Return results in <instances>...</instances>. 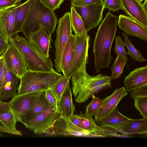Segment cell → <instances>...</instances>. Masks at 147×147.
Masks as SVG:
<instances>
[{
	"mask_svg": "<svg viewBox=\"0 0 147 147\" xmlns=\"http://www.w3.org/2000/svg\"><path fill=\"white\" fill-rule=\"evenodd\" d=\"M5 80L3 85L0 90V99L5 100L13 97L17 94L20 78L8 68L5 62Z\"/></svg>",
	"mask_w": 147,
	"mask_h": 147,
	"instance_id": "18",
	"label": "cell"
},
{
	"mask_svg": "<svg viewBox=\"0 0 147 147\" xmlns=\"http://www.w3.org/2000/svg\"><path fill=\"white\" fill-rule=\"evenodd\" d=\"M28 40L42 55L46 58H49L52 40L44 26H40L37 31L31 34Z\"/></svg>",
	"mask_w": 147,
	"mask_h": 147,
	"instance_id": "14",
	"label": "cell"
},
{
	"mask_svg": "<svg viewBox=\"0 0 147 147\" xmlns=\"http://www.w3.org/2000/svg\"><path fill=\"white\" fill-rule=\"evenodd\" d=\"M143 0H138V1L141 2H142Z\"/></svg>",
	"mask_w": 147,
	"mask_h": 147,
	"instance_id": "46",
	"label": "cell"
},
{
	"mask_svg": "<svg viewBox=\"0 0 147 147\" xmlns=\"http://www.w3.org/2000/svg\"><path fill=\"white\" fill-rule=\"evenodd\" d=\"M9 44L0 33V56L5 52Z\"/></svg>",
	"mask_w": 147,
	"mask_h": 147,
	"instance_id": "42",
	"label": "cell"
},
{
	"mask_svg": "<svg viewBox=\"0 0 147 147\" xmlns=\"http://www.w3.org/2000/svg\"><path fill=\"white\" fill-rule=\"evenodd\" d=\"M124 83L129 92L147 84V65L137 67L131 71L125 79Z\"/></svg>",
	"mask_w": 147,
	"mask_h": 147,
	"instance_id": "17",
	"label": "cell"
},
{
	"mask_svg": "<svg viewBox=\"0 0 147 147\" xmlns=\"http://www.w3.org/2000/svg\"><path fill=\"white\" fill-rule=\"evenodd\" d=\"M114 38L115 43L114 49L115 53L123 58L127 62L128 61L127 57V53L125 50L124 42L119 36H115Z\"/></svg>",
	"mask_w": 147,
	"mask_h": 147,
	"instance_id": "33",
	"label": "cell"
},
{
	"mask_svg": "<svg viewBox=\"0 0 147 147\" xmlns=\"http://www.w3.org/2000/svg\"><path fill=\"white\" fill-rule=\"evenodd\" d=\"M137 0L138 1V0Z\"/></svg>",
	"mask_w": 147,
	"mask_h": 147,
	"instance_id": "48",
	"label": "cell"
},
{
	"mask_svg": "<svg viewBox=\"0 0 147 147\" xmlns=\"http://www.w3.org/2000/svg\"><path fill=\"white\" fill-rule=\"evenodd\" d=\"M10 110L9 102H3L0 99V113Z\"/></svg>",
	"mask_w": 147,
	"mask_h": 147,
	"instance_id": "44",
	"label": "cell"
},
{
	"mask_svg": "<svg viewBox=\"0 0 147 147\" xmlns=\"http://www.w3.org/2000/svg\"><path fill=\"white\" fill-rule=\"evenodd\" d=\"M134 99L135 108L143 117L147 118V96Z\"/></svg>",
	"mask_w": 147,
	"mask_h": 147,
	"instance_id": "34",
	"label": "cell"
},
{
	"mask_svg": "<svg viewBox=\"0 0 147 147\" xmlns=\"http://www.w3.org/2000/svg\"><path fill=\"white\" fill-rule=\"evenodd\" d=\"M129 119L119 112L117 106L108 115L99 119L97 122L101 125L110 127L118 130Z\"/></svg>",
	"mask_w": 147,
	"mask_h": 147,
	"instance_id": "22",
	"label": "cell"
},
{
	"mask_svg": "<svg viewBox=\"0 0 147 147\" xmlns=\"http://www.w3.org/2000/svg\"><path fill=\"white\" fill-rule=\"evenodd\" d=\"M120 29L125 33L147 41V28L131 17L120 14L117 24Z\"/></svg>",
	"mask_w": 147,
	"mask_h": 147,
	"instance_id": "12",
	"label": "cell"
},
{
	"mask_svg": "<svg viewBox=\"0 0 147 147\" xmlns=\"http://www.w3.org/2000/svg\"><path fill=\"white\" fill-rule=\"evenodd\" d=\"M16 10V7L0 12V33L8 42L12 36Z\"/></svg>",
	"mask_w": 147,
	"mask_h": 147,
	"instance_id": "19",
	"label": "cell"
},
{
	"mask_svg": "<svg viewBox=\"0 0 147 147\" xmlns=\"http://www.w3.org/2000/svg\"><path fill=\"white\" fill-rule=\"evenodd\" d=\"M117 22V17L109 11L100 25L93 43L96 73H99L102 68H108L113 59L111 49Z\"/></svg>",
	"mask_w": 147,
	"mask_h": 147,
	"instance_id": "1",
	"label": "cell"
},
{
	"mask_svg": "<svg viewBox=\"0 0 147 147\" xmlns=\"http://www.w3.org/2000/svg\"><path fill=\"white\" fill-rule=\"evenodd\" d=\"M56 37L54 42L55 50V66L56 72H62L61 62L65 48L72 33L70 12H67L59 19L56 30Z\"/></svg>",
	"mask_w": 147,
	"mask_h": 147,
	"instance_id": "6",
	"label": "cell"
},
{
	"mask_svg": "<svg viewBox=\"0 0 147 147\" xmlns=\"http://www.w3.org/2000/svg\"><path fill=\"white\" fill-rule=\"evenodd\" d=\"M93 99L86 107L85 114L88 116L92 117L97 114L98 111L105 100V99H102L98 97L92 95Z\"/></svg>",
	"mask_w": 147,
	"mask_h": 147,
	"instance_id": "32",
	"label": "cell"
},
{
	"mask_svg": "<svg viewBox=\"0 0 147 147\" xmlns=\"http://www.w3.org/2000/svg\"><path fill=\"white\" fill-rule=\"evenodd\" d=\"M55 70L50 72L28 70L20 78L18 94H22L46 90L62 77Z\"/></svg>",
	"mask_w": 147,
	"mask_h": 147,
	"instance_id": "5",
	"label": "cell"
},
{
	"mask_svg": "<svg viewBox=\"0 0 147 147\" xmlns=\"http://www.w3.org/2000/svg\"><path fill=\"white\" fill-rule=\"evenodd\" d=\"M4 53L0 56V90L3 86L5 80Z\"/></svg>",
	"mask_w": 147,
	"mask_h": 147,
	"instance_id": "40",
	"label": "cell"
},
{
	"mask_svg": "<svg viewBox=\"0 0 147 147\" xmlns=\"http://www.w3.org/2000/svg\"><path fill=\"white\" fill-rule=\"evenodd\" d=\"M69 117L71 121L74 124L78 127L82 128L80 122V118L79 115L74 114Z\"/></svg>",
	"mask_w": 147,
	"mask_h": 147,
	"instance_id": "43",
	"label": "cell"
},
{
	"mask_svg": "<svg viewBox=\"0 0 147 147\" xmlns=\"http://www.w3.org/2000/svg\"><path fill=\"white\" fill-rule=\"evenodd\" d=\"M40 92L22 94L17 93L9 102V106L16 122L23 124L26 115L30 109L37 95Z\"/></svg>",
	"mask_w": 147,
	"mask_h": 147,
	"instance_id": "10",
	"label": "cell"
},
{
	"mask_svg": "<svg viewBox=\"0 0 147 147\" xmlns=\"http://www.w3.org/2000/svg\"><path fill=\"white\" fill-rule=\"evenodd\" d=\"M103 0H71V6L82 7L88 5L102 3Z\"/></svg>",
	"mask_w": 147,
	"mask_h": 147,
	"instance_id": "38",
	"label": "cell"
},
{
	"mask_svg": "<svg viewBox=\"0 0 147 147\" xmlns=\"http://www.w3.org/2000/svg\"><path fill=\"white\" fill-rule=\"evenodd\" d=\"M74 7L82 18L87 32L98 26L102 20L105 9L103 1L100 3Z\"/></svg>",
	"mask_w": 147,
	"mask_h": 147,
	"instance_id": "9",
	"label": "cell"
},
{
	"mask_svg": "<svg viewBox=\"0 0 147 147\" xmlns=\"http://www.w3.org/2000/svg\"><path fill=\"white\" fill-rule=\"evenodd\" d=\"M105 8L108 9L109 11H117L123 9L120 0H104L103 1Z\"/></svg>",
	"mask_w": 147,
	"mask_h": 147,
	"instance_id": "35",
	"label": "cell"
},
{
	"mask_svg": "<svg viewBox=\"0 0 147 147\" xmlns=\"http://www.w3.org/2000/svg\"><path fill=\"white\" fill-rule=\"evenodd\" d=\"M21 0H0V12L16 7L20 4Z\"/></svg>",
	"mask_w": 147,
	"mask_h": 147,
	"instance_id": "36",
	"label": "cell"
},
{
	"mask_svg": "<svg viewBox=\"0 0 147 147\" xmlns=\"http://www.w3.org/2000/svg\"><path fill=\"white\" fill-rule=\"evenodd\" d=\"M123 58L117 55L115 62L111 67V80H115L120 78L123 73L125 65L127 63Z\"/></svg>",
	"mask_w": 147,
	"mask_h": 147,
	"instance_id": "30",
	"label": "cell"
},
{
	"mask_svg": "<svg viewBox=\"0 0 147 147\" xmlns=\"http://www.w3.org/2000/svg\"><path fill=\"white\" fill-rule=\"evenodd\" d=\"M75 36L72 33L65 48L62 55L61 68L64 75H67L74 54Z\"/></svg>",
	"mask_w": 147,
	"mask_h": 147,
	"instance_id": "25",
	"label": "cell"
},
{
	"mask_svg": "<svg viewBox=\"0 0 147 147\" xmlns=\"http://www.w3.org/2000/svg\"><path fill=\"white\" fill-rule=\"evenodd\" d=\"M119 132L127 135L142 134L147 133V118L129 119L118 129Z\"/></svg>",
	"mask_w": 147,
	"mask_h": 147,
	"instance_id": "21",
	"label": "cell"
},
{
	"mask_svg": "<svg viewBox=\"0 0 147 147\" xmlns=\"http://www.w3.org/2000/svg\"><path fill=\"white\" fill-rule=\"evenodd\" d=\"M120 0L125 14L147 28V12L142 3L137 0Z\"/></svg>",
	"mask_w": 147,
	"mask_h": 147,
	"instance_id": "15",
	"label": "cell"
},
{
	"mask_svg": "<svg viewBox=\"0 0 147 147\" xmlns=\"http://www.w3.org/2000/svg\"><path fill=\"white\" fill-rule=\"evenodd\" d=\"M0 121L5 127L13 132L15 135H22V133L16 129L17 122L11 110L0 113Z\"/></svg>",
	"mask_w": 147,
	"mask_h": 147,
	"instance_id": "27",
	"label": "cell"
},
{
	"mask_svg": "<svg viewBox=\"0 0 147 147\" xmlns=\"http://www.w3.org/2000/svg\"><path fill=\"white\" fill-rule=\"evenodd\" d=\"M71 77L63 75L51 88L57 100L58 109L62 95L67 85L70 83Z\"/></svg>",
	"mask_w": 147,
	"mask_h": 147,
	"instance_id": "28",
	"label": "cell"
},
{
	"mask_svg": "<svg viewBox=\"0 0 147 147\" xmlns=\"http://www.w3.org/2000/svg\"><path fill=\"white\" fill-rule=\"evenodd\" d=\"M1 136V135L0 134V137Z\"/></svg>",
	"mask_w": 147,
	"mask_h": 147,
	"instance_id": "47",
	"label": "cell"
},
{
	"mask_svg": "<svg viewBox=\"0 0 147 147\" xmlns=\"http://www.w3.org/2000/svg\"><path fill=\"white\" fill-rule=\"evenodd\" d=\"M4 60L8 68L20 78L28 70L20 53L10 43L4 53Z\"/></svg>",
	"mask_w": 147,
	"mask_h": 147,
	"instance_id": "13",
	"label": "cell"
},
{
	"mask_svg": "<svg viewBox=\"0 0 147 147\" xmlns=\"http://www.w3.org/2000/svg\"><path fill=\"white\" fill-rule=\"evenodd\" d=\"M71 77L75 99L79 103L86 102L94 94L112 86L111 77L101 74L91 76L87 72L78 71Z\"/></svg>",
	"mask_w": 147,
	"mask_h": 147,
	"instance_id": "2",
	"label": "cell"
},
{
	"mask_svg": "<svg viewBox=\"0 0 147 147\" xmlns=\"http://www.w3.org/2000/svg\"><path fill=\"white\" fill-rule=\"evenodd\" d=\"M46 133L50 135L87 137L88 132L74 124L69 117L60 115Z\"/></svg>",
	"mask_w": 147,
	"mask_h": 147,
	"instance_id": "11",
	"label": "cell"
},
{
	"mask_svg": "<svg viewBox=\"0 0 147 147\" xmlns=\"http://www.w3.org/2000/svg\"><path fill=\"white\" fill-rule=\"evenodd\" d=\"M79 115L82 128L88 133L94 131L99 127L92 117L87 116L81 111Z\"/></svg>",
	"mask_w": 147,
	"mask_h": 147,
	"instance_id": "31",
	"label": "cell"
},
{
	"mask_svg": "<svg viewBox=\"0 0 147 147\" xmlns=\"http://www.w3.org/2000/svg\"><path fill=\"white\" fill-rule=\"evenodd\" d=\"M128 94L126 90L123 86L116 89L113 92L105 98L99 109L95 119L97 121L109 114L116 107L120 101Z\"/></svg>",
	"mask_w": 147,
	"mask_h": 147,
	"instance_id": "16",
	"label": "cell"
},
{
	"mask_svg": "<svg viewBox=\"0 0 147 147\" xmlns=\"http://www.w3.org/2000/svg\"><path fill=\"white\" fill-rule=\"evenodd\" d=\"M9 42L20 53L29 70L41 72L54 70L51 59L42 55L25 38L17 34L10 37Z\"/></svg>",
	"mask_w": 147,
	"mask_h": 147,
	"instance_id": "4",
	"label": "cell"
},
{
	"mask_svg": "<svg viewBox=\"0 0 147 147\" xmlns=\"http://www.w3.org/2000/svg\"><path fill=\"white\" fill-rule=\"evenodd\" d=\"M64 0H40V2L46 8L54 11L59 9Z\"/></svg>",
	"mask_w": 147,
	"mask_h": 147,
	"instance_id": "37",
	"label": "cell"
},
{
	"mask_svg": "<svg viewBox=\"0 0 147 147\" xmlns=\"http://www.w3.org/2000/svg\"><path fill=\"white\" fill-rule=\"evenodd\" d=\"M61 116L69 117L73 115L75 110L73 104L70 83L66 86L61 96L58 108Z\"/></svg>",
	"mask_w": 147,
	"mask_h": 147,
	"instance_id": "23",
	"label": "cell"
},
{
	"mask_svg": "<svg viewBox=\"0 0 147 147\" xmlns=\"http://www.w3.org/2000/svg\"><path fill=\"white\" fill-rule=\"evenodd\" d=\"M70 16L71 27L75 34L81 35L87 33L82 18L73 6L71 7Z\"/></svg>",
	"mask_w": 147,
	"mask_h": 147,
	"instance_id": "26",
	"label": "cell"
},
{
	"mask_svg": "<svg viewBox=\"0 0 147 147\" xmlns=\"http://www.w3.org/2000/svg\"><path fill=\"white\" fill-rule=\"evenodd\" d=\"M60 116L58 109L51 105L47 110L26 121L24 125L36 134L46 133Z\"/></svg>",
	"mask_w": 147,
	"mask_h": 147,
	"instance_id": "7",
	"label": "cell"
},
{
	"mask_svg": "<svg viewBox=\"0 0 147 147\" xmlns=\"http://www.w3.org/2000/svg\"><path fill=\"white\" fill-rule=\"evenodd\" d=\"M131 97L136 98L147 96V84L143 85L135 90L130 95Z\"/></svg>",
	"mask_w": 147,
	"mask_h": 147,
	"instance_id": "39",
	"label": "cell"
},
{
	"mask_svg": "<svg viewBox=\"0 0 147 147\" xmlns=\"http://www.w3.org/2000/svg\"><path fill=\"white\" fill-rule=\"evenodd\" d=\"M46 90L40 92L36 96L31 108L26 115L24 124L26 121L47 110L52 105L46 97Z\"/></svg>",
	"mask_w": 147,
	"mask_h": 147,
	"instance_id": "20",
	"label": "cell"
},
{
	"mask_svg": "<svg viewBox=\"0 0 147 147\" xmlns=\"http://www.w3.org/2000/svg\"><path fill=\"white\" fill-rule=\"evenodd\" d=\"M122 34L124 38L125 46L127 49V54L129 55L132 59L141 63L146 61L140 52L136 49L129 40L127 34L123 32Z\"/></svg>",
	"mask_w": 147,
	"mask_h": 147,
	"instance_id": "29",
	"label": "cell"
},
{
	"mask_svg": "<svg viewBox=\"0 0 147 147\" xmlns=\"http://www.w3.org/2000/svg\"><path fill=\"white\" fill-rule=\"evenodd\" d=\"M74 35V56L67 75L70 77L83 65L88 63V51L90 46V36L87 33L81 35L75 34Z\"/></svg>",
	"mask_w": 147,
	"mask_h": 147,
	"instance_id": "8",
	"label": "cell"
},
{
	"mask_svg": "<svg viewBox=\"0 0 147 147\" xmlns=\"http://www.w3.org/2000/svg\"><path fill=\"white\" fill-rule=\"evenodd\" d=\"M142 5L145 10L147 12V0H145L144 2L142 3Z\"/></svg>",
	"mask_w": 147,
	"mask_h": 147,
	"instance_id": "45",
	"label": "cell"
},
{
	"mask_svg": "<svg viewBox=\"0 0 147 147\" xmlns=\"http://www.w3.org/2000/svg\"><path fill=\"white\" fill-rule=\"evenodd\" d=\"M31 1V0H28L16 7L14 24L12 32V36L21 32L28 12Z\"/></svg>",
	"mask_w": 147,
	"mask_h": 147,
	"instance_id": "24",
	"label": "cell"
},
{
	"mask_svg": "<svg viewBox=\"0 0 147 147\" xmlns=\"http://www.w3.org/2000/svg\"><path fill=\"white\" fill-rule=\"evenodd\" d=\"M58 20L54 12L46 7L40 0H31L28 12L21 32L28 40L31 34L42 26L47 30L49 35L51 37Z\"/></svg>",
	"mask_w": 147,
	"mask_h": 147,
	"instance_id": "3",
	"label": "cell"
},
{
	"mask_svg": "<svg viewBox=\"0 0 147 147\" xmlns=\"http://www.w3.org/2000/svg\"><path fill=\"white\" fill-rule=\"evenodd\" d=\"M46 97L51 104L54 107L58 109L57 100L51 88L46 90Z\"/></svg>",
	"mask_w": 147,
	"mask_h": 147,
	"instance_id": "41",
	"label": "cell"
}]
</instances>
